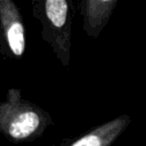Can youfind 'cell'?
<instances>
[{"label": "cell", "mask_w": 146, "mask_h": 146, "mask_svg": "<svg viewBox=\"0 0 146 146\" xmlns=\"http://www.w3.org/2000/svg\"><path fill=\"white\" fill-rule=\"evenodd\" d=\"M52 123L43 108L24 99L19 89H9L0 102V132L10 141H30Z\"/></svg>", "instance_id": "cell-1"}, {"label": "cell", "mask_w": 146, "mask_h": 146, "mask_svg": "<svg viewBox=\"0 0 146 146\" xmlns=\"http://www.w3.org/2000/svg\"><path fill=\"white\" fill-rule=\"evenodd\" d=\"M74 11V5L68 0L33 2V15L41 23V36L52 48L54 54L65 67L71 60Z\"/></svg>", "instance_id": "cell-2"}, {"label": "cell", "mask_w": 146, "mask_h": 146, "mask_svg": "<svg viewBox=\"0 0 146 146\" xmlns=\"http://www.w3.org/2000/svg\"><path fill=\"white\" fill-rule=\"evenodd\" d=\"M25 27L19 9L11 0H0V50L21 58L25 52Z\"/></svg>", "instance_id": "cell-3"}, {"label": "cell", "mask_w": 146, "mask_h": 146, "mask_svg": "<svg viewBox=\"0 0 146 146\" xmlns=\"http://www.w3.org/2000/svg\"><path fill=\"white\" fill-rule=\"evenodd\" d=\"M117 5V0H80L79 10L86 34L96 39L104 30Z\"/></svg>", "instance_id": "cell-4"}, {"label": "cell", "mask_w": 146, "mask_h": 146, "mask_svg": "<svg viewBox=\"0 0 146 146\" xmlns=\"http://www.w3.org/2000/svg\"><path fill=\"white\" fill-rule=\"evenodd\" d=\"M130 115H120L81 135L66 146H111L128 128Z\"/></svg>", "instance_id": "cell-5"}]
</instances>
